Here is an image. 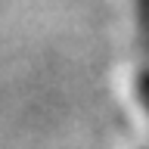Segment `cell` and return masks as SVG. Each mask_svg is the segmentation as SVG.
<instances>
[{"instance_id": "1", "label": "cell", "mask_w": 149, "mask_h": 149, "mask_svg": "<svg viewBox=\"0 0 149 149\" xmlns=\"http://www.w3.org/2000/svg\"><path fill=\"white\" fill-rule=\"evenodd\" d=\"M140 3V22H143V34L149 40V0H137Z\"/></svg>"}, {"instance_id": "2", "label": "cell", "mask_w": 149, "mask_h": 149, "mask_svg": "<svg viewBox=\"0 0 149 149\" xmlns=\"http://www.w3.org/2000/svg\"><path fill=\"white\" fill-rule=\"evenodd\" d=\"M140 90L146 96V106H149V74H143V81H140Z\"/></svg>"}]
</instances>
